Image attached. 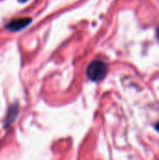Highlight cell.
Segmentation results:
<instances>
[{
  "label": "cell",
  "instance_id": "1",
  "mask_svg": "<svg viewBox=\"0 0 159 160\" xmlns=\"http://www.w3.org/2000/svg\"><path fill=\"white\" fill-rule=\"evenodd\" d=\"M86 73L91 81H101L107 74V66L101 61H94L88 66Z\"/></svg>",
  "mask_w": 159,
  "mask_h": 160
},
{
  "label": "cell",
  "instance_id": "2",
  "mask_svg": "<svg viewBox=\"0 0 159 160\" xmlns=\"http://www.w3.org/2000/svg\"><path fill=\"white\" fill-rule=\"evenodd\" d=\"M32 22L31 18L28 17H24V18H18L15 20L10 21L7 24V28L9 31H13V32H17L20 31L23 28H25L27 25H29Z\"/></svg>",
  "mask_w": 159,
  "mask_h": 160
},
{
  "label": "cell",
  "instance_id": "3",
  "mask_svg": "<svg viewBox=\"0 0 159 160\" xmlns=\"http://www.w3.org/2000/svg\"><path fill=\"white\" fill-rule=\"evenodd\" d=\"M157 38H158L159 40V25L158 27H157Z\"/></svg>",
  "mask_w": 159,
  "mask_h": 160
},
{
  "label": "cell",
  "instance_id": "4",
  "mask_svg": "<svg viewBox=\"0 0 159 160\" xmlns=\"http://www.w3.org/2000/svg\"><path fill=\"white\" fill-rule=\"evenodd\" d=\"M156 129H157V130L159 132V122L157 124V126H156Z\"/></svg>",
  "mask_w": 159,
  "mask_h": 160
},
{
  "label": "cell",
  "instance_id": "5",
  "mask_svg": "<svg viewBox=\"0 0 159 160\" xmlns=\"http://www.w3.org/2000/svg\"><path fill=\"white\" fill-rule=\"evenodd\" d=\"M19 1H21V2H25V1H27V0H19Z\"/></svg>",
  "mask_w": 159,
  "mask_h": 160
}]
</instances>
